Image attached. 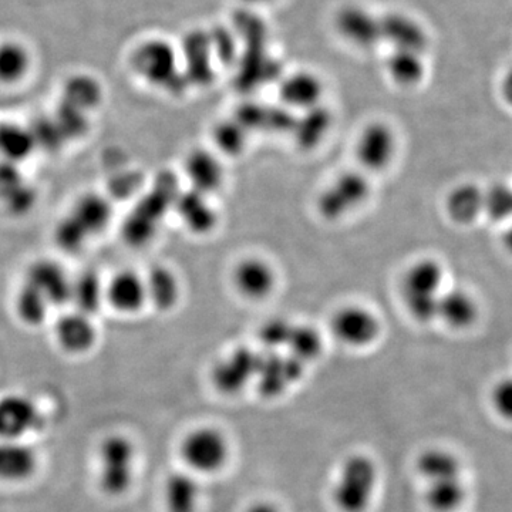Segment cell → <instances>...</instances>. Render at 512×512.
Masks as SVG:
<instances>
[{"label": "cell", "instance_id": "cell-42", "mask_svg": "<svg viewBox=\"0 0 512 512\" xmlns=\"http://www.w3.org/2000/svg\"><path fill=\"white\" fill-rule=\"evenodd\" d=\"M503 92L505 99L510 101V104H512V70L510 74H508V76L505 77L503 84Z\"/></svg>", "mask_w": 512, "mask_h": 512}, {"label": "cell", "instance_id": "cell-22", "mask_svg": "<svg viewBox=\"0 0 512 512\" xmlns=\"http://www.w3.org/2000/svg\"><path fill=\"white\" fill-rule=\"evenodd\" d=\"M26 284L36 289L50 306L63 305L70 301L72 295V281L64 272L62 266L52 261L36 262L29 269Z\"/></svg>", "mask_w": 512, "mask_h": 512}, {"label": "cell", "instance_id": "cell-31", "mask_svg": "<svg viewBox=\"0 0 512 512\" xmlns=\"http://www.w3.org/2000/svg\"><path fill=\"white\" fill-rule=\"evenodd\" d=\"M35 144V136L26 128L15 123L0 124V157L8 163L28 158Z\"/></svg>", "mask_w": 512, "mask_h": 512}, {"label": "cell", "instance_id": "cell-38", "mask_svg": "<svg viewBox=\"0 0 512 512\" xmlns=\"http://www.w3.org/2000/svg\"><path fill=\"white\" fill-rule=\"evenodd\" d=\"M484 212L495 221L512 220V187L507 184H495L484 191Z\"/></svg>", "mask_w": 512, "mask_h": 512}, {"label": "cell", "instance_id": "cell-10", "mask_svg": "<svg viewBox=\"0 0 512 512\" xmlns=\"http://www.w3.org/2000/svg\"><path fill=\"white\" fill-rule=\"evenodd\" d=\"M278 271L274 264L262 256H245L239 259L231 272L235 292L249 302H264L278 288Z\"/></svg>", "mask_w": 512, "mask_h": 512}, {"label": "cell", "instance_id": "cell-34", "mask_svg": "<svg viewBox=\"0 0 512 512\" xmlns=\"http://www.w3.org/2000/svg\"><path fill=\"white\" fill-rule=\"evenodd\" d=\"M101 99H103V92H101L100 84L96 80L90 79V77H72L66 83L64 104L73 107V109L87 113V111L99 106Z\"/></svg>", "mask_w": 512, "mask_h": 512}, {"label": "cell", "instance_id": "cell-26", "mask_svg": "<svg viewBox=\"0 0 512 512\" xmlns=\"http://www.w3.org/2000/svg\"><path fill=\"white\" fill-rule=\"evenodd\" d=\"M416 471L424 483L461 477V463L456 454L441 447H430L416 458Z\"/></svg>", "mask_w": 512, "mask_h": 512}, {"label": "cell", "instance_id": "cell-17", "mask_svg": "<svg viewBox=\"0 0 512 512\" xmlns=\"http://www.w3.org/2000/svg\"><path fill=\"white\" fill-rule=\"evenodd\" d=\"M53 333L59 348L73 356L86 355L93 350L99 336L93 319L79 311L60 316Z\"/></svg>", "mask_w": 512, "mask_h": 512}, {"label": "cell", "instance_id": "cell-36", "mask_svg": "<svg viewBox=\"0 0 512 512\" xmlns=\"http://www.w3.org/2000/svg\"><path fill=\"white\" fill-rule=\"evenodd\" d=\"M15 309L19 319L26 325L39 326L49 316L52 306L36 289L25 282L16 296Z\"/></svg>", "mask_w": 512, "mask_h": 512}, {"label": "cell", "instance_id": "cell-9", "mask_svg": "<svg viewBox=\"0 0 512 512\" xmlns=\"http://www.w3.org/2000/svg\"><path fill=\"white\" fill-rule=\"evenodd\" d=\"M134 72L151 86L168 87L175 82L178 69V53L164 39H150L140 43L131 56Z\"/></svg>", "mask_w": 512, "mask_h": 512}, {"label": "cell", "instance_id": "cell-25", "mask_svg": "<svg viewBox=\"0 0 512 512\" xmlns=\"http://www.w3.org/2000/svg\"><path fill=\"white\" fill-rule=\"evenodd\" d=\"M477 303L473 296L463 289H451L441 293L437 319L454 329H466L476 322Z\"/></svg>", "mask_w": 512, "mask_h": 512}, {"label": "cell", "instance_id": "cell-41", "mask_svg": "<svg viewBox=\"0 0 512 512\" xmlns=\"http://www.w3.org/2000/svg\"><path fill=\"white\" fill-rule=\"evenodd\" d=\"M245 512H284L279 505H276L274 501L259 500L249 504V507Z\"/></svg>", "mask_w": 512, "mask_h": 512}, {"label": "cell", "instance_id": "cell-37", "mask_svg": "<svg viewBox=\"0 0 512 512\" xmlns=\"http://www.w3.org/2000/svg\"><path fill=\"white\" fill-rule=\"evenodd\" d=\"M296 138L303 147H313L326 136L330 128V116L322 107L306 111L305 119L296 124Z\"/></svg>", "mask_w": 512, "mask_h": 512}, {"label": "cell", "instance_id": "cell-4", "mask_svg": "<svg viewBox=\"0 0 512 512\" xmlns=\"http://www.w3.org/2000/svg\"><path fill=\"white\" fill-rule=\"evenodd\" d=\"M443 284V265L436 259H419L409 266L402 279V298L413 319L421 323L437 319Z\"/></svg>", "mask_w": 512, "mask_h": 512}, {"label": "cell", "instance_id": "cell-28", "mask_svg": "<svg viewBox=\"0 0 512 512\" xmlns=\"http://www.w3.org/2000/svg\"><path fill=\"white\" fill-rule=\"evenodd\" d=\"M463 478L453 477L426 483L424 501L433 512H454L466 500Z\"/></svg>", "mask_w": 512, "mask_h": 512}, {"label": "cell", "instance_id": "cell-8", "mask_svg": "<svg viewBox=\"0 0 512 512\" xmlns=\"http://www.w3.org/2000/svg\"><path fill=\"white\" fill-rule=\"evenodd\" d=\"M399 141L390 124L372 121L360 130L355 143V157L359 170L366 174L382 173L396 158Z\"/></svg>", "mask_w": 512, "mask_h": 512}, {"label": "cell", "instance_id": "cell-40", "mask_svg": "<svg viewBox=\"0 0 512 512\" xmlns=\"http://www.w3.org/2000/svg\"><path fill=\"white\" fill-rule=\"evenodd\" d=\"M491 404L501 419L512 423V377L498 380L491 392Z\"/></svg>", "mask_w": 512, "mask_h": 512}, {"label": "cell", "instance_id": "cell-18", "mask_svg": "<svg viewBox=\"0 0 512 512\" xmlns=\"http://www.w3.org/2000/svg\"><path fill=\"white\" fill-rule=\"evenodd\" d=\"M184 173L191 190L214 195L224 187L225 168L217 151L197 148L185 158Z\"/></svg>", "mask_w": 512, "mask_h": 512}, {"label": "cell", "instance_id": "cell-14", "mask_svg": "<svg viewBox=\"0 0 512 512\" xmlns=\"http://www.w3.org/2000/svg\"><path fill=\"white\" fill-rule=\"evenodd\" d=\"M104 301L121 315H137L148 305L146 276L131 269L116 272L104 285Z\"/></svg>", "mask_w": 512, "mask_h": 512}, {"label": "cell", "instance_id": "cell-7", "mask_svg": "<svg viewBox=\"0 0 512 512\" xmlns=\"http://www.w3.org/2000/svg\"><path fill=\"white\" fill-rule=\"evenodd\" d=\"M111 214L109 201L100 195H87L77 202L72 214L59 225L57 239L67 249L82 247L87 238L99 234L109 225Z\"/></svg>", "mask_w": 512, "mask_h": 512}, {"label": "cell", "instance_id": "cell-32", "mask_svg": "<svg viewBox=\"0 0 512 512\" xmlns=\"http://www.w3.org/2000/svg\"><path fill=\"white\" fill-rule=\"evenodd\" d=\"M325 342L318 329L311 325H293L291 336L286 343L288 355L295 357L303 365L315 362L323 353Z\"/></svg>", "mask_w": 512, "mask_h": 512}, {"label": "cell", "instance_id": "cell-12", "mask_svg": "<svg viewBox=\"0 0 512 512\" xmlns=\"http://www.w3.org/2000/svg\"><path fill=\"white\" fill-rule=\"evenodd\" d=\"M259 363H261V353L255 350L249 348L232 350L212 369V384L218 392L235 396L255 382Z\"/></svg>", "mask_w": 512, "mask_h": 512}, {"label": "cell", "instance_id": "cell-15", "mask_svg": "<svg viewBox=\"0 0 512 512\" xmlns=\"http://www.w3.org/2000/svg\"><path fill=\"white\" fill-rule=\"evenodd\" d=\"M40 456L26 440H0V484L20 485L39 473Z\"/></svg>", "mask_w": 512, "mask_h": 512}, {"label": "cell", "instance_id": "cell-33", "mask_svg": "<svg viewBox=\"0 0 512 512\" xmlns=\"http://www.w3.org/2000/svg\"><path fill=\"white\" fill-rule=\"evenodd\" d=\"M248 134V128L238 119L220 121L212 131L214 150L229 157L239 156L248 146Z\"/></svg>", "mask_w": 512, "mask_h": 512}, {"label": "cell", "instance_id": "cell-30", "mask_svg": "<svg viewBox=\"0 0 512 512\" xmlns=\"http://www.w3.org/2000/svg\"><path fill=\"white\" fill-rule=\"evenodd\" d=\"M387 73L394 83L402 87H413L423 80L426 66L423 56L413 50H393L387 57Z\"/></svg>", "mask_w": 512, "mask_h": 512}, {"label": "cell", "instance_id": "cell-23", "mask_svg": "<svg viewBox=\"0 0 512 512\" xmlns=\"http://www.w3.org/2000/svg\"><path fill=\"white\" fill-rule=\"evenodd\" d=\"M148 305L161 312L173 311L183 296V285L173 269L154 266L146 275Z\"/></svg>", "mask_w": 512, "mask_h": 512}, {"label": "cell", "instance_id": "cell-43", "mask_svg": "<svg viewBox=\"0 0 512 512\" xmlns=\"http://www.w3.org/2000/svg\"><path fill=\"white\" fill-rule=\"evenodd\" d=\"M241 3H245L248 6H266L274 3L275 0H239Z\"/></svg>", "mask_w": 512, "mask_h": 512}, {"label": "cell", "instance_id": "cell-3", "mask_svg": "<svg viewBox=\"0 0 512 512\" xmlns=\"http://www.w3.org/2000/svg\"><path fill=\"white\" fill-rule=\"evenodd\" d=\"M231 456L228 434L211 424L188 430L178 443L181 468L200 478L221 474L228 467Z\"/></svg>", "mask_w": 512, "mask_h": 512}, {"label": "cell", "instance_id": "cell-13", "mask_svg": "<svg viewBox=\"0 0 512 512\" xmlns=\"http://www.w3.org/2000/svg\"><path fill=\"white\" fill-rule=\"evenodd\" d=\"M42 423L40 407L28 394L0 396V440H26Z\"/></svg>", "mask_w": 512, "mask_h": 512}, {"label": "cell", "instance_id": "cell-27", "mask_svg": "<svg viewBox=\"0 0 512 512\" xmlns=\"http://www.w3.org/2000/svg\"><path fill=\"white\" fill-rule=\"evenodd\" d=\"M447 212L458 224H470L484 212V191L474 184H461L447 198Z\"/></svg>", "mask_w": 512, "mask_h": 512}, {"label": "cell", "instance_id": "cell-11", "mask_svg": "<svg viewBox=\"0 0 512 512\" xmlns=\"http://www.w3.org/2000/svg\"><path fill=\"white\" fill-rule=\"evenodd\" d=\"M305 367L306 365L288 353L272 350L261 353V363L255 379L256 389L265 399L284 396L288 390L301 382L305 375Z\"/></svg>", "mask_w": 512, "mask_h": 512}, {"label": "cell", "instance_id": "cell-44", "mask_svg": "<svg viewBox=\"0 0 512 512\" xmlns=\"http://www.w3.org/2000/svg\"><path fill=\"white\" fill-rule=\"evenodd\" d=\"M510 228L507 229V232H505V245H507V248L510 249L512 252V220L510 221Z\"/></svg>", "mask_w": 512, "mask_h": 512}, {"label": "cell", "instance_id": "cell-19", "mask_svg": "<svg viewBox=\"0 0 512 512\" xmlns=\"http://www.w3.org/2000/svg\"><path fill=\"white\" fill-rule=\"evenodd\" d=\"M278 94L284 106L308 111L322 104L325 83L316 73L298 70L284 77L279 84Z\"/></svg>", "mask_w": 512, "mask_h": 512}, {"label": "cell", "instance_id": "cell-1", "mask_svg": "<svg viewBox=\"0 0 512 512\" xmlns=\"http://www.w3.org/2000/svg\"><path fill=\"white\" fill-rule=\"evenodd\" d=\"M379 483L380 468L375 457L355 451L340 461L330 485V501L338 512H369Z\"/></svg>", "mask_w": 512, "mask_h": 512}, {"label": "cell", "instance_id": "cell-5", "mask_svg": "<svg viewBox=\"0 0 512 512\" xmlns=\"http://www.w3.org/2000/svg\"><path fill=\"white\" fill-rule=\"evenodd\" d=\"M372 195L369 174L362 170H349L339 174L318 197L316 208L320 217L329 222L345 220L365 207Z\"/></svg>", "mask_w": 512, "mask_h": 512}, {"label": "cell", "instance_id": "cell-16", "mask_svg": "<svg viewBox=\"0 0 512 512\" xmlns=\"http://www.w3.org/2000/svg\"><path fill=\"white\" fill-rule=\"evenodd\" d=\"M336 30L350 45L366 49L382 40V19L360 5H349L339 10L335 18Z\"/></svg>", "mask_w": 512, "mask_h": 512}, {"label": "cell", "instance_id": "cell-29", "mask_svg": "<svg viewBox=\"0 0 512 512\" xmlns=\"http://www.w3.org/2000/svg\"><path fill=\"white\" fill-rule=\"evenodd\" d=\"M32 55L28 47L16 40L0 43V83L16 84L28 76Z\"/></svg>", "mask_w": 512, "mask_h": 512}, {"label": "cell", "instance_id": "cell-6", "mask_svg": "<svg viewBox=\"0 0 512 512\" xmlns=\"http://www.w3.org/2000/svg\"><path fill=\"white\" fill-rule=\"evenodd\" d=\"M329 330L333 339L345 348L363 350L375 345L380 339L383 323L369 306L349 303L333 312Z\"/></svg>", "mask_w": 512, "mask_h": 512}, {"label": "cell", "instance_id": "cell-35", "mask_svg": "<svg viewBox=\"0 0 512 512\" xmlns=\"http://www.w3.org/2000/svg\"><path fill=\"white\" fill-rule=\"evenodd\" d=\"M70 301L76 305V311L84 315H93L99 311L104 301V285L96 275H83L77 281H72Z\"/></svg>", "mask_w": 512, "mask_h": 512}, {"label": "cell", "instance_id": "cell-39", "mask_svg": "<svg viewBox=\"0 0 512 512\" xmlns=\"http://www.w3.org/2000/svg\"><path fill=\"white\" fill-rule=\"evenodd\" d=\"M293 325L286 319H272L265 322L259 330V340L266 349L278 352V349L286 348Z\"/></svg>", "mask_w": 512, "mask_h": 512}, {"label": "cell", "instance_id": "cell-2", "mask_svg": "<svg viewBox=\"0 0 512 512\" xmlns=\"http://www.w3.org/2000/svg\"><path fill=\"white\" fill-rule=\"evenodd\" d=\"M138 448L126 433L106 434L96 450V483L104 497H126L137 481Z\"/></svg>", "mask_w": 512, "mask_h": 512}, {"label": "cell", "instance_id": "cell-21", "mask_svg": "<svg viewBox=\"0 0 512 512\" xmlns=\"http://www.w3.org/2000/svg\"><path fill=\"white\" fill-rule=\"evenodd\" d=\"M161 500L165 512H198L202 501L201 478L190 471H174L165 478Z\"/></svg>", "mask_w": 512, "mask_h": 512}, {"label": "cell", "instance_id": "cell-20", "mask_svg": "<svg viewBox=\"0 0 512 512\" xmlns=\"http://www.w3.org/2000/svg\"><path fill=\"white\" fill-rule=\"evenodd\" d=\"M211 198V195L190 188L181 192L175 200L178 218L191 234L208 235L217 228L218 212Z\"/></svg>", "mask_w": 512, "mask_h": 512}, {"label": "cell", "instance_id": "cell-24", "mask_svg": "<svg viewBox=\"0 0 512 512\" xmlns=\"http://www.w3.org/2000/svg\"><path fill=\"white\" fill-rule=\"evenodd\" d=\"M382 39H386L394 50L423 53L427 46V36L421 25L406 15H389L382 19Z\"/></svg>", "mask_w": 512, "mask_h": 512}]
</instances>
